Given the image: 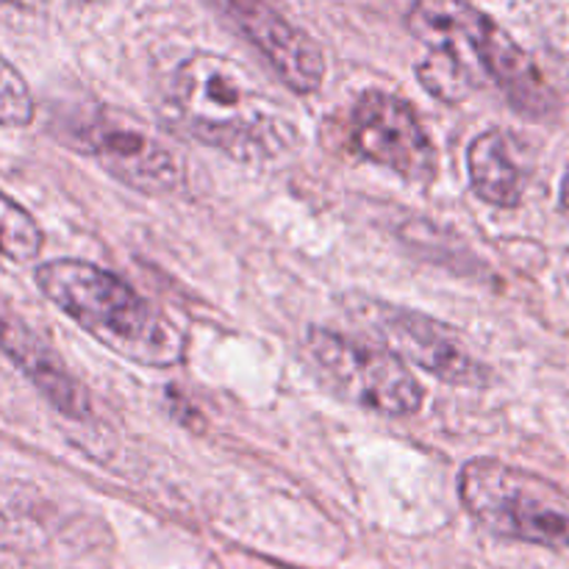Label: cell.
<instances>
[{
    "instance_id": "6da1fadb",
    "label": "cell",
    "mask_w": 569,
    "mask_h": 569,
    "mask_svg": "<svg viewBox=\"0 0 569 569\" xmlns=\"http://www.w3.org/2000/svg\"><path fill=\"white\" fill-rule=\"evenodd\" d=\"M406 26L428 50L417 78L437 100L461 103L492 81L528 117H548L559 106L531 56L467 0H415Z\"/></svg>"
},
{
    "instance_id": "7a4b0ae2",
    "label": "cell",
    "mask_w": 569,
    "mask_h": 569,
    "mask_svg": "<svg viewBox=\"0 0 569 569\" xmlns=\"http://www.w3.org/2000/svg\"><path fill=\"white\" fill-rule=\"evenodd\" d=\"M176 120L209 148L239 161H270L292 150L295 122L237 61L192 53L170 78Z\"/></svg>"
},
{
    "instance_id": "3957f363",
    "label": "cell",
    "mask_w": 569,
    "mask_h": 569,
    "mask_svg": "<svg viewBox=\"0 0 569 569\" xmlns=\"http://www.w3.org/2000/svg\"><path fill=\"white\" fill-rule=\"evenodd\" d=\"M37 287L111 353L159 370L183 361L181 328L114 272L81 259H56L39 267Z\"/></svg>"
},
{
    "instance_id": "277c9868",
    "label": "cell",
    "mask_w": 569,
    "mask_h": 569,
    "mask_svg": "<svg viewBox=\"0 0 569 569\" xmlns=\"http://www.w3.org/2000/svg\"><path fill=\"white\" fill-rule=\"evenodd\" d=\"M459 495L495 537L569 550V498L545 478L498 459H472L459 476Z\"/></svg>"
},
{
    "instance_id": "5b68a950",
    "label": "cell",
    "mask_w": 569,
    "mask_h": 569,
    "mask_svg": "<svg viewBox=\"0 0 569 569\" xmlns=\"http://www.w3.org/2000/svg\"><path fill=\"white\" fill-rule=\"evenodd\" d=\"M306 345L328 381L353 403L387 417H411L422 409V387L389 348L320 326L311 328Z\"/></svg>"
},
{
    "instance_id": "8992f818",
    "label": "cell",
    "mask_w": 569,
    "mask_h": 569,
    "mask_svg": "<svg viewBox=\"0 0 569 569\" xmlns=\"http://www.w3.org/2000/svg\"><path fill=\"white\" fill-rule=\"evenodd\" d=\"M72 142L92 156L109 176L142 194H170L183 187L176 153L150 133L144 122L114 106H94L72 122Z\"/></svg>"
},
{
    "instance_id": "52a82bcc",
    "label": "cell",
    "mask_w": 569,
    "mask_h": 569,
    "mask_svg": "<svg viewBox=\"0 0 569 569\" xmlns=\"http://www.w3.org/2000/svg\"><path fill=\"white\" fill-rule=\"evenodd\" d=\"M348 144L356 156L406 181L428 183L437 176V148L415 106L400 94L367 89L350 111Z\"/></svg>"
},
{
    "instance_id": "ba28073f",
    "label": "cell",
    "mask_w": 569,
    "mask_h": 569,
    "mask_svg": "<svg viewBox=\"0 0 569 569\" xmlns=\"http://www.w3.org/2000/svg\"><path fill=\"white\" fill-rule=\"evenodd\" d=\"M353 315L372 328L392 353L453 387H483L489 370L467 350L459 333L433 317L381 300H356Z\"/></svg>"
},
{
    "instance_id": "9c48e42d",
    "label": "cell",
    "mask_w": 569,
    "mask_h": 569,
    "mask_svg": "<svg viewBox=\"0 0 569 569\" xmlns=\"http://www.w3.org/2000/svg\"><path fill=\"white\" fill-rule=\"evenodd\" d=\"M220 11L276 70L292 92L311 94L326 78V56L320 44L289 22L270 0H206Z\"/></svg>"
},
{
    "instance_id": "30bf717a",
    "label": "cell",
    "mask_w": 569,
    "mask_h": 569,
    "mask_svg": "<svg viewBox=\"0 0 569 569\" xmlns=\"http://www.w3.org/2000/svg\"><path fill=\"white\" fill-rule=\"evenodd\" d=\"M0 350L56 411L70 420L89 417L92 403H89L87 387L67 370L56 350L42 337H37L26 322L14 320V317H0Z\"/></svg>"
},
{
    "instance_id": "8fae6325",
    "label": "cell",
    "mask_w": 569,
    "mask_h": 569,
    "mask_svg": "<svg viewBox=\"0 0 569 569\" xmlns=\"http://www.w3.org/2000/svg\"><path fill=\"white\" fill-rule=\"evenodd\" d=\"M467 170L478 198L498 209H517L526 192V172L515 153V139L503 131H487L472 139Z\"/></svg>"
},
{
    "instance_id": "7c38bea8",
    "label": "cell",
    "mask_w": 569,
    "mask_h": 569,
    "mask_svg": "<svg viewBox=\"0 0 569 569\" xmlns=\"http://www.w3.org/2000/svg\"><path fill=\"white\" fill-rule=\"evenodd\" d=\"M42 228L37 226L31 211L22 209L14 198L0 189V256L26 264L42 253Z\"/></svg>"
},
{
    "instance_id": "4fadbf2b",
    "label": "cell",
    "mask_w": 569,
    "mask_h": 569,
    "mask_svg": "<svg viewBox=\"0 0 569 569\" xmlns=\"http://www.w3.org/2000/svg\"><path fill=\"white\" fill-rule=\"evenodd\" d=\"M33 117H37V103L26 78L0 53V126L26 128L31 126Z\"/></svg>"
},
{
    "instance_id": "5bb4252c",
    "label": "cell",
    "mask_w": 569,
    "mask_h": 569,
    "mask_svg": "<svg viewBox=\"0 0 569 569\" xmlns=\"http://www.w3.org/2000/svg\"><path fill=\"white\" fill-rule=\"evenodd\" d=\"M559 203H561V209H565L567 214H569V167H567L565 178H561V187H559Z\"/></svg>"
},
{
    "instance_id": "9a60e30c",
    "label": "cell",
    "mask_w": 569,
    "mask_h": 569,
    "mask_svg": "<svg viewBox=\"0 0 569 569\" xmlns=\"http://www.w3.org/2000/svg\"><path fill=\"white\" fill-rule=\"evenodd\" d=\"M0 3L17 6V9H33V6H37V0H0Z\"/></svg>"
}]
</instances>
